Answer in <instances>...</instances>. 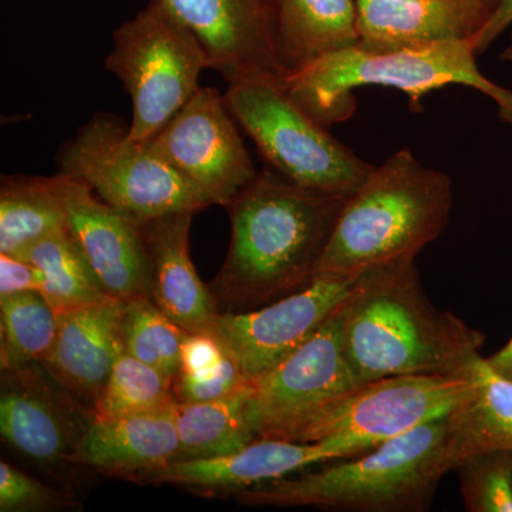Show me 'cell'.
Returning <instances> with one entry per match:
<instances>
[{
  "instance_id": "7",
  "label": "cell",
  "mask_w": 512,
  "mask_h": 512,
  "mask_svg": "<svg viewBox=\"0 0 512 512\" xmlns=\"http://www.w3.org/2000/svg\"><path fill=\"white\" fill-rule=\"evenodd\" d=\"M128 128L113 114H94L60 148V174L89 185L101 200L141 224L214 205L144 141L128 136Z\"/></svg>"
},
{
  "instance_id": "26",
  "label": "cell",
  "mask_w": 512,
  "mask_h": 512,
  "mask_svg": "<svg viewBox=\"0 0 512 512\" xmlns=\"http://www.w3.org/2000/svg\"><path fill=\"white\" fill-rule=\"evenodd\" d=\"M57 315L39 292L0 296V370L40 363L55 342Z\"/></svg>"
},
{
  "instance_id": "18",
  "label": "cell",
  "mask_w": 512,
  "mask_h": 512,
  "mask_svg": "<svg viewBox=\"0 0 512 512\" xmlns=\"http://www.w3.org/2000/svg\"><path fill=\"white\" fill-rule=\"evenodd\" d=\"M124 302L93 303L57 316V333L42 365L53 379L94 406L114 363L123 353Z\"/></svg>"
},
{
  "instance_id": "14",
  "label": "cell",
  "mask_w": 512,
  "mask_h": 512,
  "mask_svg": "<svg viewBox=\"0 0 512 512\" xmlns=\"http://www.w3.org/2000/svg\"><path fill=\"white\" fill-rule=\"evenodd\" d=\"M194 33L228 84L269 77L286 83L278 53L276 0H163Z\"/></svg>"
},
{
  "instance_id": "1",
  "label": "cell",
  "mask_w": 512,
  "mask_h": 512,
  "mask_svg": "<svg viewBox=\"0 0 512 512\" xmlns=\"http://www.w3.org/2000/svg\"><path fill=\"white\" fill-rule=\"evenodd\" d=\"M346 200L258 171L227 207L231 241L211 286L217 302L247 312L311 284Z\"/></svg>"
},
{
  "instance_id": "11",
  "label": "cell",
  "mask_w": 512,
  "mask_h": 512,
  "mask_svg": "<svg viewBox=\"0 0 512 512\" xmlns=\"http://www.w3.org/2000/svg\"><path fill=\"white\" fill-rule=\"evenodd\" d=\"M237 124L224 94L200 87L144 143L214 205L227 208L258 174Z\"/></svg>"
},
{
  "instance_id": "12",
  "label": "cell",
  "mask_w": 512,
  "mask_h": 512,
  "mask_svg": "<svg viewBox=\"0 0 512 512\" xmlns=\"http://www.w3.org/2000/svg\"><path fill=\"white\" fill-rule=\"evenodd\" d=\"M360 274L323 272L301 291L262 308L220 313L210 333L245 377L255 379L311 338L348 298Z\"/></svg>"
},
{
  "instance_id": "3",
  "label": "cell",
  "mask_w": 512,
  "mask_h": 512,
  "mask_svg": "<svg viewBox=\"0 0 512 512\" xmlns=\"http://www.w3.org/2000/svg\"><path fill=\"white\" fill-rule=\"evenodd\" d=\"M453 198L450 175L424 167L410 148L396 151L349 195L316 275L416 259L443 234Z\"/></svg>"
},
{
  "instance_id": "37",
  "label": "cell",
  "mask_w": 512,
  "mask_h": 512,
  "mask_svg": "<svg viewBox=\"0 0 512 512\" xmlns=\"http://www.w3.org/2000/svg\"><path fill=\"white\" fill-rule=\"evenodd\" d=\"M495 2H497V6H498V2H500V0H495ZM495 9H497V8H495Z\"/></svg>"
},
{
  "instance_id": "31",
  "label": "cell",
  "mask_w": 512,
  "mask_h": 512,
  "mask_svg": "<svg viewBox=\"0 0 512 512\" xmlns=\"http://www.w3.org/2000/svg\"><path fill=\"white\" fill-rule=\"evenodd\" d=\"M227 353V352H225ZM251 380L242 373L241 367L225 355L215 372L207 376L178 375L174 380V393L177 403H201L222 399L245 389Z\"/></svg>"
},
{
  "instance_id": "4",
  "label": "cell",
  "mask_w": 512,
  "mask_h": 512,
  "mask_svg": "<svg viewBox=\"0 0 512 512\" xmlns=\"http://www.w3.org/2000/svg\"><path fill=\"white\" fill-rule=\"evenodd\" d=\"M448 416L423 424L353 458L296 478H281L235 494L255 507H313L355 512L430 510L450 473Z\"/></svg>"
},
{
  "instance_id": "22",
  "label": "cell",
  "mask_w": 512,
  "mask_h": 512,
  "mask_svg": "<svg viewBox=\"0 0 512 512\" xmlns=\"http://www.w3.org/2000/svg\"><path fill=\"white\" fill-rule=\"evenodd\" d=\"M477 382L474 396L448 414V460L451 470L464 458L483 451L512 453V379L478 355L471 363Z\"/></svg>"
},
{
  "instance_id": "32",
  "label": "cell",
  "mask_w": 512,
  "mask_h": 512,
  "mask_svg": "<svg viewBox=\"0 0 512 512\" xmlns=\"http://www.w3.org/2000/svg\"><path fill=\"white\" fill-rule=\"evenodd\" d=\"M225 350L211 333H188L181 348V366L178 375L207 376L218 369Z\"/></svg>"
},
{
  "instance_id": "33",
  "label": "cell",
  "mask_w": 512,
  "mask_h": 512,
  "mask_svg": "<svg viewBox=\"0 0 512 512\" xmlns=\"http://www.w3.org/2000/svg\"><path fill=\"white\" fill-rule=\"evenodd\" d=\"M42 282V274L35 265L16 256L0 254V296L40 292Z\"/></svg>"
},
{
  "instance_id": "13",
  "label": "cell",
  "mask_w": 512,
  "mask_h": 512,
  "mask_svg": "<svg viewBox=\"0 0 512 512\" xmlns=\"http://www.w3.org/2000/svg\"><path fill=\"white\" fill-rule=\"evenodd\" d=\"M94 417L93 407L53 379L42 363L2 372V439L43 470L74 466V454Z\"/></svg>"
},
{
  "instance_id": "34",
  "label": "cell",
  "mask_w": 512,
  "mask_h": 512,
  "mask_svg": "<svg viewBox=\"0 0 512 512\" xmlns=\"http://www.w3.org/2000/svg\"><path fill=\"white\" fill-rule=\"evenodd\" d=\"M512 25V0H500L493 16L473 40L478 55L487 52L495 40Z\"/></svg>"
},
{
  "instance_id": "20",
  "label": "cell",
  "mask_w": 512,
  "mask_h": 512,
  "mask_svg": "<svg viewBox=\"0 0 512 512\" xmlns=\"http://www.w3.org/2000/svg\"><path fill=\"white\" fill-rule=\"evenodd\" d=\"M192 212L144 222L151 261V299L188 333H210L218 311L214 292L201 281L190 255Z\"/></svg>"
},
{
  "instance_id": "21",
  "label": "cell",
  "mask_w": 512,
  "mask_h": 512,
  "mask_svg": "<svg viewBox=\"0 0 512 512\" xmlns=\"http://www.w3.org/2000/svg\"><path fill=\"white\" fill-rule=\"evenodd\" d=\"M278 53L286 74L359 45L356 0H276Z\"/></svg>"
},
{
  "instance_id": "5",
  "label": "cell",
  "mask_w": 512,
  "mask_h": 512,
  "mask_svg": "<svg viewBox=\"0 0 512 512\" xmlns=\"http://www.w3.org/2000/svg\"><path fill=\"white\" fill-rule=\"evenodd\" d=\"M473 40H451L412 49L369 52L359 46L330 53L286 77L293 100L325 127L349 120L356 111L353 92L367 86L407 94L414 110L441 87L467 86L490 97L498 116L512 126V92L481 73Z\"/></svg>"
},
{
  "instance_id": "8",
  "label": "cell",
  "mask_w": 512,
  "mask_h": 512,
  "mask_svg": "<svg viewBox=\"0 0 512 512\" xmlns=\"http://www.w3.org/2000/svg\"><path fill=\"white\" fill-rule=\"evenodd\" d=\"M477 357V356H476ZM467 375H397L362 383L323 407L295 440L318 443L336 461L369 453L423 424L443 419L474 396Z\"/></svg>"
},
{
  "instance_id": "25",
  "label": "cell",
  "mask_w": 512,
  "mask_h": 512,
  "mask_svg": "<svg viewBox=\"0 0 512 512\" xmlns=\"http://www.w3.org/2000/svg\"><path fill=\"white\" fill-rule=\"evenodd\" d=\"M20 259L39 269L43 279L39 293L57 316L113 299L104 291L67 227L37 241Z\"/></svg>"
},
{
  "instance_id": "30",
  "label": "cell",
  "mask_w": 512,
  "mask_h": 512,
  "mask_svg": "<svg viewBox=\"0 0 512 512\" xmlns=\"http://www.w3.org/2000/svg\"><path fill=\"white\" fill-rule=\"evenodd\" d=\"M79 507L74 494L40 483L6 461L0 463V511L55 512Z\"/></svg>"
},
{
  "instance_id": "27",
  "label": "cell",
  "mask_w": 512,
  "mask_h": 512,
  "mask_svg": "<svg viewBox=\"0 0 512 512\" xmlns=\"http://www.w3.org/2000/svg\"><path fill=\"white\" fill-rule=\"evenodd\" d=\"M188 332L173 322L151 296L124 302L121 339L124 350L165 376L180 373L181 348Z\"/></svg>"
},
{
  "instance_id": "2",
  "label": "cell",
  "mask_w": 512,
  "mask_h": 512,
  "mask_svg": "<svg viewBox=\"0 0 512 512\" xmlns=\"http://www.w3.org/2000/svg\"><path fill=\"white\" fill-rule=\"evenodd\" d=\"M485 335L424 292L416 259L366 269L343 302V352L357 384L397 375H467Z\"/></svg>"
},
{
  "instance_id": "29",
  "label": "cell",
  "mask_w": 512,
  "mask_h": 512,
  "mask_svg": "<svg viewBox=\"0 0 512 512\" xmlns=\"http://www.w3.org/2000/svg\"><path fill=\"white\" fill-rule=\"evenodd\" d=\"M468 512H512V453L483 451L456 468Z\"/></svg>"
},
{
  "instance_id": "23",
  "label": "cell",
  "mask_w": 512,
  "mask_h": 512,
  "mask_svg": "<svg viewBox=\"0 0 512 512\" xmlns=\"http://www.w3.org/2000/svg\"><path fill=\"white\" fill-rule=\"evenodd\" d=\"M67 227L64 175H3L0 184V254L20 258L47 235Z\"/></svg>"
},
{
  "instance_id": "36",
  "label": "cell",
  "mask_w": 512,
  "mask_h": 512,
  "mask_svg": "<svg viewBox=\"0 0 512 512\" xmlns=\"http://www.w3.org/2000/svg\"><path fill=\"white\" fill-rule=\"evenodd\" d=\"M500 57H501V60H503V62H511L512 63V39H511L510 45L505 47V49L503 50V53H501Z\"/></svg>"
},
{
  "instance_id": "28",
  "label": "cell",
  "mask_w": 512,
  "mask_h": 512,
  "mask_svg": "<svg viewBox=\"0 0 512 512\" xmlns=\"http://www.w3.org/2000/svg\"><path fill=\"white\" fill-rule=\"evenodd\" d=\"M175 403L174 379L123 350L93 412L96 417L130 416L167 409Z\"/></svg>"
},
{
  "instance_id": "17",
  "label": "cell",
  "mask_w": 512,
  "mask_h": 512,
  "mask_svg": "<svg viewBox=\"0 0 512 512\" xmlns=\"http://www.w3.org/2000/svg\"><path fill=\"white\" fill-rule=\"evenodd\" d=\"M175 404L156 412L94 417L74 454V466L147 484L177 460L180 437Z\"/></svg>"
},
{
  "instance_id": "6",
  "label": "cell",
  "mask_w": 512,
  "mask_h": 512,
  "mask_svg": "<svg viewBox=\"0 0 512 512\" xmlns=\"http://www.w3.org/2000/svg\"><path fill=\"white\" fill-rule=\"evenodd\" d=\"M225 101L272 170L309 190L352 195L375 165L340 143L269 77L228 84Z\"/></svg>"
},
{
  "instance_id": "10",
  "label": "cell",
  "mask_w": 512,
  "mask_h": 512,
  "mask_svg": "<svg viewBox=\"0 0 512 512\" xmlns=\"http://www.w3.org/2000/svg\"><path fill=\"white\" fill-rule=\"evenodd\" d=\"M343 302L295 352L251 380L247 410L256 440H295L323 407L359 386L343 352Z\"/></svg>"
},
{
  "instance_id": "9",
  "label": "cell",
  "mask_w": 512,
  "mask_h": 512,
  "mask_svg": "<svg viewBox=\"0 0 512 512\" xmlns=\"http://www.w3.org/2000/svg\"><path fill=\"white\" fill-rule=\"evenodd\" d=\"M113 42L106 67L133 103L128 136L144 141L197 93L210 56L163 0H150L114 30Z\"/></svg>"
},
{
  "instance_id": "19",
  "label": "cell",
  "mask_w": 512,
  "mask_h": 512,
  "mask_svg": "<svg viewBox=\"0 0 512 512\" xmlns=\"http://www.w3.org/2000/svg\"><path fill=\"white\" fill-rule=\"evenodd\" d=\"M330 461L336 458L318 443L258 439L228 456L175 460L147 484L181 485L198 493L235 495Z\"/></svg>"
},
{
  "instance_id": "24",
  "label": "cell",
  "mask_w": 512,
  "mask_h": 512,
  "mask_svg": "<svg viewBox=\"0 0 512 512\" xmlns=\"http://www.w3.org/2000/svg\"><path fill=\"white\" fill-rule=\"evenodd\" d=\"M251 383L238 393L201 403H177L175 423L180 437L177 460L228 456L254 443L248 419Z\"/></svg>"
},
{
  "instance_id": "16",
  "label": "cell",
  "mask_w": 512,
  "mask_h": 512,
  "mask_svg": "<svg viewBox=\"0 0 512 512\" xmlns=\"http://www.w3.org/2000/svg\"><path fill=\"white\" fill-rule=\"evenodd\" d=\"M360 49H412L474 40L493 16L495 0H356Z\"/></svg>"
},
{
  "instance_id": "35",
  "label": "cell",
  "mask_w": 512,
  "mask_h": 512,
  "mask_svg": "<svg viewBox=\"0 0 512 512\" xmlns=\"http://www.w3.org/2000/svg\"><path fill=\"white\" fill-rule=\"evenodd\" d=\"M488 362L501 375L512 379V339L495 355L488 357Z\"/></svg>"
},
{
  "instance_id": "15",
  "label": "cell",
  "mask_w": 512,
  "mask_h": 512,
  "mask_svg": "<svg viewBox=\"0 0 512 512\" xmlns=\"http://www.w3.org/2000/svg\"><path fill=\"white\" fill-rule=\"evenodd\" d=\"M67 231L110 298L151 296V261L143 224L64 175Z\"/></svg>"
}]
</instances>
